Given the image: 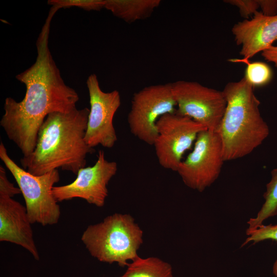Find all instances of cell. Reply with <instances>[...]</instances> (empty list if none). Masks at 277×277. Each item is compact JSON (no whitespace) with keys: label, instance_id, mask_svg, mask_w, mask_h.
<instances>
[{"label":"cell","instance_id":"cell-4","mask_svg":"<svg viewBox=\"0 0 277 277\" xmlns=\"http://www.w3.org/2000/svg\"><path fill=\"white\" fill-rule=\"evenodd\" d=\"M143 232L129 214L114 213L89 225L81 240L90 254L101 262L127 266L138 255Z\"/></svg>","mask_w":277,"mask_h":277},{"label":"cell","instance_id":"cell-18","mask_svg":"<svg viewBox=\"0 0 277 277\" xmlns=\"http://www.w3.org/2000/svg\"><path fill=\"white\" fill-rule=\"evenodd\" d=\"M246 235L248 238L244 245L249 242L258 243L266 240H272L277 241V226L274 225H264L259 226L254 229H247ZM273 273L277 277V260L273 266Z\"/></svg>","mask_w":277,"mask_h":277},{"label":"cell","instance_id":"cell-6","mask_svg":"<svg viewBox=\"0 0 277 277\" xmlns=\"http://www.w3.org/2000/svg\"><path fill=\"white\" fill-rule=\"evenodd\" d=\"M171 83L152 85L135 92L127 122L131 133L153 145L158 135L156 122L164 114L176 112Z\"/></svg>","mask_w":277,"mask_h":277},{"label":"cell","instance_id":"cell-12","mask_svg":"<svg viewBox=\"0 0 277 277\" xmlns=\"http://www.w3.org/2000/svg\"><path fill=\"white\" fill-rule=\"evenodd\" d=\"M236 44L241 46L242 61H248L256 54L273 46L277 40V15L266 16L256 11L250 19L234 24L231 29Z\"/></svg>","mask_w":277,"mask_h":277},{"label":"cell","instance_id":"cell-13","mask_svg":"<svg viewBox=\"0 0 277 277\" xmlns=\"http://www.w3.org/2000/svg\"><path fill=\"white\" fill-rule=\"evenodd\" d=\"M31 224L26 207L12 197L0 195V241L19 245L38 260Z\"/></svg>","mask_w":277,"mask_h":277},{"label":"cell","instance_id":"cell-8","mask_svg":"<svg viewBox=\"0 0 277 277\" xmlns=\"http://www.w3.org/2000/svg\"><path fill=\"white\" fill-rule=\"evenodd\" d=\"M171 84L176 103L175 112L193 120L209 130L217 131L227 105L223 91L193 81L179 80Z\"/></svg>","mask_w":277,"mask_h":277},{"label":"cell","instance_id":"cell-23","mask_svg":"<svg viewBox=\"0 0 277 277\" xmlns=\"http://www.w3.org/2000/svg\"><path fill=\"white\" fill-rule=\"evenodd\" d=\"M262 57L269 62L272 63L277 68V46H272L262 52Z\"/></svg>","mask_w":277,"mask_h":277},{"label":"cell","instance_id":"cell-1","mask_svg":"<svg viewBox=\"0 0 277 277\" xmlns=\"http://www.w3.org/2000/svg\"><path fill=\"white\" fill-rule=\"evenodd\" d=\"M57 11L51 8L39 34L35 63L15 76L26 86L24 98L17 102L7 97L4 103L0 125L23 156L34 150L38 131L47 115L69 112L76 108L79 100L75 90L63 81L49 48L50 24Z\"/></svg>","mask_w":277,"mask_h":277},{"label":"cell","instance_id":"cell-24","mask_svg":"<svg viewBox=\"0 0 277 277\" xmlns=\"http://www.w3.org/2000/svg\"><path fill=\"white\" fill-rule=\"evenodd\" d=\"M277 226V225H275Z\"/></svg>","mask_w":277,"mask_h":277},{"label":"cell","instance_id":"cell-20","mask_svg":"<svg viewBox=\"0 0 277 277\" xmlns=\"http://www.w3.org/2000/svg\"><path fill=\"white\" fill-rule=\"evenodd\" d=\"M224 2L237 7L241 15L246 19L260 8L259 0H226Z\"/></svg>","mask_w":277,"mask_h":277},{"label":"cell","instance_id":"cell-17","mask_svg":"<svg viewBox=\"0 0 277 277\" xmlns=\"http://www.w3.org/2000/svg\"><path fill=\"white\" fill-rule=\"evenodd\" d=\"M232 62L243 63L247 65L244 76L246 81L253 87L264 86L271 80L272 72L270 67L261 62H251L240 59H231Z\"/></svg>","mask_w":277,"mask_h":277},{"label":"cell","instance_id":"cell-14","mask_svg":"<svg viewBox=\"0 0 277 277\" xmlns=\"http://www.w3.org/2000/svg\"><path fill=\"white\" fill-rule=\"evenodd\" d=\"M160 0H105L104 8L126 23L150 17L160 6Z\"/></svg>","mask_w":277,"mask_h":277},{"label":"cell","instance_id":"cell-15","mask_svg":"<svg viewBox=\"0 0 277 277\" xmlns=\"http://www.w3.org/2000/svg\"><path fill=\"white\" fill-rule=\"evenodd\" d=\"M120 277H173L171 266L156 257L139 256L129 263L126 272Z\"/></svg>","mask_w":277,"mask_h":277},{"label":"cell","instance_id":"cell-2","mask_svg":"<svg viewBox=\"0 0 277 277\" xmlns=\"http://www.w3.org/2000/svg\"><path fill=\"white\" fill-rule=\"evenodd\" d=\"M89 113L85 107L48 114L38 131L34 150L21 159L23 168L34 175L58 168L77 174L85 167L87 154L94 151L84 140Z\"/></svg>","mask_w":277,"mask_h":277},{"label":"cell","instance_id":"cell-21","mask_svg":"<svg viewBox=\"0 0 277 277\" xmlns=\"http://www.w3.org/2000/svg\"><path fill=\"white\" fill-rule=\"evenodd\" d=\"M21 193L19 188L15 187L8 180L5 168L0 166V195L12 197L14 195Z\"/></svg>","mask_w":277,"mask_h":277},{"label":"cell","instance_id":"cell-22","mask_svg":"<svg viewBox=\"0 0 277 277\" xmlns=\"http://www.w3.org/2000/svg\"><path fill=\"white\" fill-rule=\"evenodd\" d=\"M261 12L266 16L277 15V0H259Z\"/></svg>","mask_w":277,"mask_h":277},{"label":"cell","instance_id":"cell-5","mask_svg":"<svg viewBox=\"0 0 277 277\" xmlns=\"http://www.w3.org/2000/svg\"><path fill=\"white\" fill-rule=\"evenodd\" d=\"M0 158L21 190L31 223H37L43 226L56 224L61 210L52 190L54 185L60 181L58 170L41 175L30 173L10 158L2 142L0 144Z\"/></svg>","mask_w":277,"mask_h":277},{"label":"cell","instance_id":"cell-19","mask_svg":"<svg viewBox=\"0 0 277 277\" xmlns=\"http://www.w3.org/2000/svg\"><path fill=\"white\" fill-rule=\"evenodd\" d=\"M48 3L62 8L77 7L85 10H100L104 8L105 0H50Z\"/></svg>","mask_w":277,"mask_h":277},{"label":"cell","instance_id":"cell-9","mask_svg":"<svg viewBox=\"0 0 277 277\" xmlns=\"http://www.w3.org/2000/svg\"><path fill=\"white\" fill-rule=\"evenodd\" d=\"M156 125L158 135L153 145L158 162L162 167L176 172L183 155L191 149L199 133L207 129L176 112L163 115Z\"/></svg>","mask_w":277,"mask_h":277},{"label":"cell","instance_id":"cell-11","mask_svg":"<svg viewBox=\"0 0 277 277\" xmlns=\"http://www.w3.org/2000/svg\"><path fill=\"white\" fill-rule=\"evenodd\" d=\"M117 171L115 162H109L100 150L94 165L81 168L72 183L54 186L52 193L57 202L81 198L97 207H103L108 196L107 185Z\"/></svg>","mask_w":277,"mask_h":277},{"label":"cell","instance_id":"cell-7","mask_svg":"<svg viewBox=\"0 0 277 277\" xmlns=\"http://www.w3.org/2000/svg\"><path fill=\"white\" fill-rule=\"evenodd\" d=\"M224 162L219 133L206 129L199 133L192 151L176 172L187 186L202 192L217 180Z\"/></svg>","mask_w":277,"mask_h":277},{"label":"cell","instance_id":"cell-3","mask_svg":"<svg viewBox=\"0 0 277 277\" xmlns=\"http://www.w3.org/2000/svg\"><path fill=\"white\" fill-rule=\"evenodd\" d=\"M227 105L218 132L225 161L251 153L269 134V128L260 111V102L254 88L244 77L227 83L222 90Z\"/></svg>","mask_w":277,"mask_h":277},{"label":"cell","instance_id":"cell-10","mask_svg":"<svg viewBox=\"0 0 277 277\" xmlns=\"http://www.w3.org/2000/svg\"><path fill=\"white\" fill-rule=\"evenodd\" d=\"M90 108L84 140L91 148L98 145L111 148L117 140L113 121L121 104L119 92L103 91L97 76L90 75L86 82Z\"/></svg>","mask_w":277,"mask_h":277},{"label":"cell","instance_id":"cell-16","mask_svg":"<svg viewBox=\"0 0 277 277\" xmlns=\"http://www.w3.org/2000/svg\"><path fill=\"white\" fill-rule=\"evenodd\" d=\"M271 180L266 185V190L263 195L265 202L256 216L247 222L248 229L256 228L265 220L277 214V168L271 171Z\"/></svg>","mask_w":277,"mask_h":277}]
</instances>
